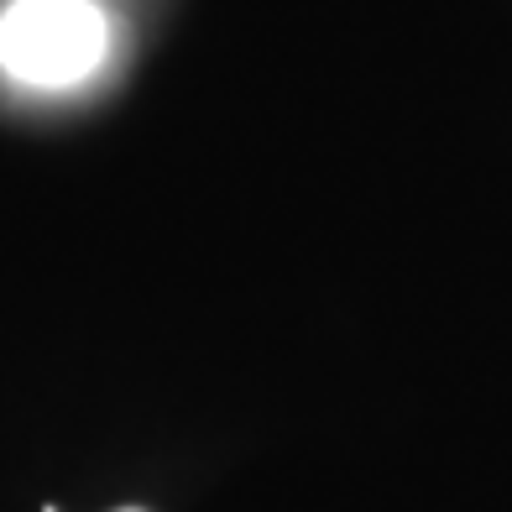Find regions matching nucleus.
<instances>
[{
    "label": "nucleus",
    "instance_id": "nucleus-1",
    "mask_svg": "<svg viewBox=\"0 0 512 512\" xmlns=\"http://www.w3.org/2000/svg\"><path fill=\"white\" fill-rule=\"evenodd\" d=\"M115 58L105 0H6L0 6V79L27 95H74Z\"/></svg>",
    "mask_w": 512,
    "mask_h": 512
},
{
    "label": "nucleus",
    "instance_id": "nucleus-2",
    "mask_svg": "<svg viewBox=\"0 0 512 512\" xmlns=\"http://www.w3.org/2000/svg\"><path fill=\"white\" fill-rule=\"evenodd\" d=\"M121 512H142V507H121Z\"/></svg>",
    "mask_w": 512,
    "mask_h": 512
}]
</instances>
